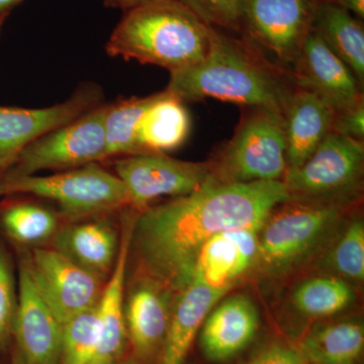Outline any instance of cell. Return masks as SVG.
<instances>
[{"label": "cell", "instance_id": "f35d334b", "mask_svg": "<svg viewBox=\"0 0 364 364\" xmlns=\"http://www.w3.org/2000/svg\"><path fill=\"white\" fill-rule=\"evenodd\" d=\"M112 364H139V363L138 360H136V359L130 358L126 359V360H123V359H121V360L117 361V363Z\"/></svg>", "mask_w": 364, "mask_h": 364}, {"label": "cell", "instance_id": "5b68a950", "mask_svg": "<svg viewBox=\"0 0 364 364\" xmlns=\"http://www.w3.org/2000/svg\"><path fill=\"white\" fill-rule=\"evenodd\" d=\"M18 195L54 203L62 221L66 223L105 217L131 208L124 182L98 163L47 176H2L0 196Z\"/></svg>", "mask_w": 364, "mask_h": 364}, {"label": "cell", "instance_id": "83f0119b", "mask_svg": "<svg viewBox=\"0 0 364 364\" xmlns=\"http://www.w3.org/2000/svg\"><path fill=\"white\" fill-rule=\"evenodd\" d=\"M323 263L335 277L346 282L364 279V223L361 218L345 221L323 252Z\"/></svg>", "mask_w": 364, "mask_h": 364}, {"label": "cell", "instance_id": "484cf974", "mask_svg": "<svg viewBox=\"0 0 364 364\" xmlns=\"http://www.w3.org/2000/svg\"><path fill=\"white\" fill-rule=\"evenodd\" d=\"M355 301V291L346 280L320 275L301 282L291 294L294 309L311 318L331 317L343 312Z\"/></svg>", "mask_w": 364, "mask_h": 364}, {"label": "cell", "instance_id": "ffe728a7", "mask_svg": "<svg viewBox=\"0 0 364 364\" xmlns=\"http://www.w3.org/2000/svg\"><path fill=\"white\" fill-rule=\"evenodd\" d=\"M225 294L198 279L176 294L158 364L186 363L205 318Z\"/></svg>", "mask_w": 364, "mask_h": 364}, {"label": "cell", "instance_id": "5bb4252c", "mask_svg": "<svg viewBox=\"0 0 364 364\" xmlns=\"http://www.w3.org/2000/svg\"><path fill=\"white\" fill-rule=\"evenodd\" d=\"M176 294L155 277L140 272L124 294L128 339L136 358L147 360L161 350Z\"/></svg>", "mask_w": 364, "mask_h": 364}, {"label": "cell", "instance_id": "d590c367", "mask_svg": "<svg viewBox=\"0 0 364 364\" xmlns=\"http://www.w3.org/2000/svg\"><path fill=\"white\" fill-rule=\"evenodd\" d=\"M23 0H0V18H6Z\"/></svg>", "mask_w": 364, "mask_h": 364}, {"label": "cell", "instance_id": "f546056e", "mask_svg": "<svg viewBox=\"0 0 364 364\" xmlns=\"http://www.w3.org/2000/svg\"><path fill=\"white\" fill-rule=\"evenodd\" d=\"M207 25L243 35V0H179Z\"/></svg>", "mask_w": 364, "mask_h": 364}, {"label": "cell", "instance_id": "ab89813d", "mask_svg": "<svg viewBox=\"0 0 364 364\" xmlns=\"http://www.w3.org/2000/svg\"><path fill=\"white\" fill-rule=\"evenodd\" d=\"M320 2H329V4H338L340 0H318Z\"/></svg>", "mask_w": 364, "mask_h": 364}, {"label": "cell", "instance_id": "b9f144b4", "mask_svg": "<svg viewBox=\"0 0 364 364\" xmlns=\"http://www.w3.org/2000/svg\"><path fill=\"white\" fill-rule=\"evenodd\" d=\"M306 364H316V363H306Z\"/></svg>", "mask_w": 364, "mask_h": 364}, {"label": "cell", "instance_id": "44dd1931", "mask_svg": "<svg viewBox=\"0 0 364 364\" xmlns=\"http://www.w3.org/2000/svg\"><path fill=\"white\" fill-rule=\"evenodd\" d=\"M334 116L317 95L296 87L284 111L287 169L303 164L332 133Z\"/></svg>", "mask_w": 364, "mask_h": 364}, {"label": "cell", "instance_id": "cb8c5ba5", "mask_svg": "<svg viewBox=\"0 0 364 364\" xmlns=\"http://www.w3.org/2000/svg\"><path fill=\"white\" fill-rule=\"evenodd\" d=\"M298 349L306 363L358 364L364 349V327L358 320H342L313 328Z\"/></svg>", "mask_w": 364, "mask_h": 364}, {"label": "cell", "instance_id": "8d00e7d4", "mask_svg": "<svg viewBox=\"0 0 364 364\" xmlns=\"http://www.w3.org/2000/svg\"><path fill=\"white\" fill-rule=\"evenodd\" d=\"M11 163H13V160L7 159V158L0 157V178L4 176V172L6 171V169L11 166Z\"/></svg>", "mask_w": 364, "mask_h": 364}, {"label": "cell", "instance_id": "3957f363", "mask_svg": "<svg viewBox=\"0 0 364 364\" xmlns=\"http://www.w3.org/2000/svg\"><path fill=\"white\" fill-rule=\"evenodd\" d=\"M210 26L179 0H156L124 13L105 45L111 57L136 60L170 72L200 63Z\"/></svg>", "mask_w": 364, "mask_h": 364}, {"label": "cell", "instance_id": "4316f807", "mask_svg": "<svg viewBox=\"0 0 364 364\" xmlns=\"http://www.w3.org/2000/svg\"><path fill=\"white\" fill-rule=\"evenodd\" d=\"M157 93L145 97H129L107 105L105 117L107 159L140 155L136 129L144 112Z\"/></svg>", "mask_w": 364, "mask_h": 364}, {"label": "cell", "instance_id": "60d3db41", "mask_svg": "<svg viewBox=\"0 0 364 364\" xmlns=\"http://www.w3.org/2000/svg\"><path fill=\"white\" fill-rule=\"evenodd\" d=\"M4 21H6V18H0V35H1L2 26H4Z\"/></svg>", "mask_w": 364, "mask_h": 364}, {"label": "cell", "instance_id": "7402d4cb", "mask_svg": "<svg viewBox=\"0 0 364 364\" xmlns=\"http://www.w3.org/2000/svg\"><path fill=\"white\" fill-rule=\"evenodd\" d=\"M191 128V116L186 104L166 90L157 92L136 129L141 154L177 149L188 140Z\"/></svg>", "mask_w": 364, "mask_h": 364}, {"label": "cell", "instance_id": "2e32d148", "mask_svg": "<svg viewBox=\"0 0 364 364\" xmlns=\"http://www.w3.org/2000/svg\"><path fill=\"white\" fill-rule=\"evenodd\" d=\"M63 325L45 303L23 263L18 267L14 337L28 364H60Z\"/></svg>", "mask_w": 364, "mask_h": 364}, {"label": "cell", "instance_id": "603a6c76", "mask_svg": "<svg viewBox=\"0 0 364 364\" xmlns=\"http://www.w3.org/2000/svg\"><path fill=\"white\" fill-rule=\"evenodd\" d=\"M313 31L320 36L363 87L364 28L363 23L336 4L320 2Z\"/></svg>", "mask_w": 364, "mask_h": 364}, {"label": "cell", "instance_id": "4fadbf2b", "mask_svg": "<svg viewBox=\"0 0 364 364\" xmlns=\"http://www.w3.org/2000/svg\"><path fill=\"white\" fill-rule=\"evenodd\" d=\"M294 83L310 91L334 112L344 111L363 98V87L350 69L312 32L293 63Z\"/></svg>", "mask_w": 364, "mask_h": 364}, {"label": "cell", "instance_id": "74e56055", "mask_svg": "<svg viewBox=\"0 0 364 364\" xmlns=\"http://www.w3.org/2000/svg\"><path fill=\"white\" fill-rule=\"evenodd\" d=\"M11 364H28L26 363V359L23 358V355L18 350L14 354L13 363Z\"/></svg>", "mask_w": 364, "mask_h": 364}, {"label": "cell", "instance_id": "7a4b0ae2", "mask_svg": "<svg viewBox=\"0 0 364 364\" xmlns=\"http://www.w3.org/2000/svg\"><path fill=\"white\" fill-rule=\"evenodd\" d=\"M296 87L291 70L268 59L253 41L210 26L205 58L170 72L166 90L184 104L214 98L284 114Z\"/></svg>", "mask_w": 364, "mask_h": 364}, {"label": "cell", "instance_id": "d4e9b609", "mask_svg": "<svg viewBox=\"0 0 364 364\" xmlns=\"http://www.w3.org/2000/svg\"><path fill=\"white\" fill-rule=\"evenodd\" d=\"M61 221L58 213L31 200H18L0 208V230L21 245L35 246L52 240Z\"/></svg>", "mask_w": 364, "mask_h": 364}, {"label": "cell", "instance_id": "9c48e42d", "mask_svg": "<svg viewBox=\"0 0 364 364\" xmlns=\"http://www.w3.org/2000/svg\"><path fill=\"white\" fill-rule=\"evenodd\" d=\"M21 261L62 325L97 305L107 279L78 267L54 248L35 247Z\"/></svg>", "mask_w": 364, "mask_h": 364}, {"label": "cell", "instance_id": "f1b7e54d", "mask_svg": "<svg viewBox=\"0 0 364 364\" xmlns=\"http://www.w3.org/2000/svg\"><path fill=\"white\" fill-rule=\"evenodd\" d=\"M97 306L63 323L60 364H92L95 361L100 340Z\"/></svg>", "mask_w": 364, "mask_h": 364}, {"label": "cell", "instance_id": "30bf717a", "mask_svg": "<svg viewBox=\"0 0 364 364\" xmlns=\"http://www.w3.org/2000/svg\"><path fill=\"white\" fill-rule=\"evenodd\" d=\"M114 174L124 182L131 210L141 212L163 196H188L210 177V162H191L148 153L122 157L114 162Z\"/></svg>", "mask_w": 364, "mask_h": 364}, {"label": "cell", "instance_id": "4dcf8cb0", "mask_svg": "<svg viewBox=\"0 0 364 364\" xmlns=\"http://www.w3.org/2000/svg\"><path fill=\"white\" fill-rule=\"evenodd\" d=\"M18 306V291L11 259L0 245V349L6 348L14 336V318Z\"/></svg>", "mask_w": 364, "mask_h": 364}, {"label": "cell", "instance_id": "e575fe53", "mask_svg": "<svg viewBox=\"0 0 364 364\" xmlns=\"http://www.w3.org/2000/svg\"><path fill=\"white\" fill-rule=\"evenodd\" d=\"M338 6L355 14L361 20L364 18V0H340Z\"/></svg>", "mask_w": 364, "mask_h": 364}, {"label": "cell", "instance_id": "836d02e7", "mask_svg": "<svg viewBox=\"0 0 364 364\" xmlns=\"http://www.w3.org/2000/svg\"><path fill=\"white\" fill-rule=\"evenodd\" d=\"M156 0H104V6L107 9H121L126 13L135 7Z\"/></svg>", "mask_w": 364, "mask_h": 364}, {"label": "cell", "instance_id": "7c38bea8", "mask_svg": "<svg viewBox=\"0 0 364 364\" xmlns=\"http://www.w3.org/2000/svg\"><path fill=\"white\" fill-rule=\"evenodd\" d=\"M104 104L102 88L81 83L68 100L44 109L0 107V157L14 160L28 144Z\"/></svg>", "mask_w": 364, "mask_h": 364}, {"label": "cell", "instance_id": "6da1fadb", "mask_svg": "<svg viewBox=\"0 0 364 364\" xmlns=\"http://www.w3.org/2000/svg\"><path fill=\"white\" fill-rule=\"evenodd\" d=\"M291 198L282 181H208L188 196L136 212L131 246L147 273L178 293L191 282L198 251L220 232L262 226Z\"/></svg>", "mask_w": 364, "mask_h": 364}, {"label": "cell", "instance_id": "8fae6325", "mask_svg": "<svg viewBox=\"0 0 364 364\" xmlns=\"http://www.w3.org/2000/svg\"><path fill=\"white\" fill-rule=\"evenodd\" d=\"M318 0H243V35L293 64L313 31Z\"/></svg>", "mask_w": 364, "mask_h": 364}, {"label": "cell", "instance_id": "1f68e13d", "mask_svg": "<svg viewBox=\"0 0 364 364\" xmlns=\"http://www.w3.org/2000/svg\"><path fill=\"white\" fill-rule=\"evenodd\" d=\"M298 347L275 340L254 352L245 364H306Z\"/></svg>", "mask_w": 364, "mask_h": 364}, {"label": "cell", "instance_id": "d6a6232c", "mask_svg": "<svg viewBox=\"0 0 364 364\" xmlns=\"http://www.w3.org/2000/svg\"><path fill=\"white\" fill-rule=\"evenodd\" d=\"M332 132L363 142L364 100L344 111L335 112Z\"/></svg>", "mask_w": 364, "mask_h": 364}, {"label": "cell", "instance_id": "d6986e66", "mask_svg": "<svg viewBox=\"0 0 364 364\" xmlns=\"http://www.w3.org/2000/svg\"><path fill=\"white\" fill-rule=\"evenodd\" d=\"M52 242V248L72 262L107 279L116 263L121 236L109 220L100 217L66 223Z\"/></svg>", "mask_w": 364, "mask_h": 364}, {"label": "cell", "instance_id": "52a82bcc", "mask_svg": "<svg viewBox=\"0 0 364 364\" xmlns=\"http://www.w3.org/2000/svg\"><path fill=\"white\" fill-rule=\"evenodd\" d=\"M364 143L330 133L282 182L291 198L356 203L363 186Z\"/></svg>", "mask_w": 364, "mask_h": 364}, {"label": "cell", "instance_id": "ba28073f", "mask_svg": "<svg viewBox=\"0 0 364 364\" xmlns=\"http://www.w3.org/2000/svg\"><path fill=\"white\" fill-rule=\"evenodd\" d=\"M105 109L107 105L102 104L28 144L4 176H35L43 170L66 171L105 161Z\"/></svg>", "mask_w": 364, "mask_h": 364}, {"label": "cell", "instance_id": "277c9868", "mask_svg": "<svg viewBox=\"0 0 364 364\" xmlns=\"http://www.w3.org/2000/svg\"><path fill=\"white\" fill-rule=\"evenodd\" d=\"M355 203L289 198L275 207L259 232L257 268L284 279L324 252Z\"/></svg>", "mask_w": 364, "mask_h": 364}, {"label": "cell", "instance_id": "e0dca14e", "mask_svg": "<svg viewBox=\"0 0 364 364\" xmlns=\"http://www.w3.org/2000/svg\"><path fill=\"white\" fill-rule=\"evenodd\" d=\"M257 306L246 294H235L210 311L200 328V347L208 360L233 358L252 342L259 329Z\"/></svg>", "mask_w": 364, "mask_h": 364}, {"label": "cell", "instance_id": "8992f818", "mask_svg": "<svg viewBox=\"0 0 364 364\" xmlns=\"http://www.w3.org/2000/svg\"><path fill=\"white\" fill-rule=\"evenodd\" d=\"M232 138L210 160V177L221 182L282 181L287 170L282 112L245 107Z\"/></svg>", "mask_w": 364, "mask_h": 364}, {"label": "cell", "instance_id": "ac0fdd59", "mask_svg": "<svg viewBox=\"0 0 364 364\" xmlns=\"http://www.w3.org/2000/svg\"><path fill=\"white\" fill-rule=\"evenodd\" d=\"M133 220L134 215H128L116 263L97 303L100 340L92 364H112L121 360L129 341L124 320V279L131 250Z\"/></svg>", "mask_w": 364, "mask_h": 364}, {"label": "cell", "instance_id": "9a60e30c", "mask_svg": "<svg viewBox=\"0 0 364 364\" xmlns=\"http://www.w3.org/2000/svg\"><path fill=\"white\" fill-rule=\"evenodd\" d=\"M261 227L226 230L208 239L198 251L191 279L227 294L257 268Z\"/></svg>", "mask_w": 364, "mask_h": 364}]
</instances>
